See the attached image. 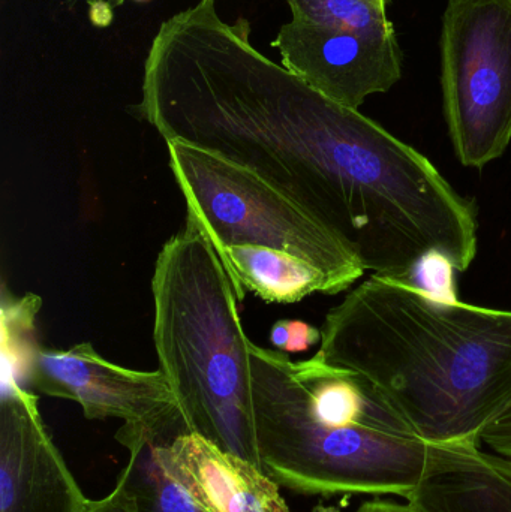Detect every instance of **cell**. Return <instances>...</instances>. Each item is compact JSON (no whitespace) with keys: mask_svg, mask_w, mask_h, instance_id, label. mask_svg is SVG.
I'll use <instances>...</instances> for the list:
<instances>
[{"mask_svg":"<svg viewBox=\"0 0 511 512\" xmlns=\"http://www.w3.org/2000/svg\"><path fill=\"white\" fill-rule=\"evenodd\" d=\"M368 382L429 444L477 442L511 408V310L371 276L327 312L317 352Z\"/></svg>","mask_w":511,"mask_h":512,"instance_id":"obj_1","label":"cell"},{"mask_svg":"<svg viewBox=\"0 0 511 512\" xmlns=\"http://www.w3.org/2000/svg\"><path fill=\"white\" fill-rule=\"evenodd\" d=\"M261 468L302 495L407 498L431 445L368 384L317 354L293 361L251 342Z\"/></svg>","mask_w":511,"mask_h":512,"instance_id":"obj_2","label":"cell"},{"mask_svg":"<svg viewBox=\"0 0 511 512\" xmlns=\"http://www.w3.org/2000/svg\"><path fill=\"white\" fill-rule=\"evenodd\" d=\"M152 295L159 370L189 432L261 468L242 303L212 240L191 213L156 258Z\"/></svg>","mask_w":511,"mask_h":512,"instance_id":"obj_3","label":"cell"},{"mask_svg":"<svg viewBox=\"0 0 511 512\" xmlns=\"http://www.w3.org/2000/svg\"><path fill=\"white\" fill-rule=\"evenodd\" d=\"M170 167L191 213L216 251L261 246L305 259L323 271L336 294L365 268L306 207L258 174L216 153L167 140Z\"/></svg>","mask_w":511,"mask_h":512,"instance_id":"obj_4","label":"cell"},{"mask_svg":"<svg viewBox=\"0 0 511 512\" xmlns=\"http://www.w3.org/2000/svg\"><path fill=\"white\" fill-rule=\"evenodd\" d=\"M441 83L459 162L480 170L501 158L511 143V0H450Z\"/></svg>","mask_w":511,"mask_h":512,"instance_id":"obj_5","label":"cell"},{"mask_svg":"<svg viewBox=\"0 0 511 512\" xmlns=\"http://www.w3.org/2000/svg\"><path fill=\"white\" fill-rule=\"evenodd\" d=\"M23 379L45 396L78 403L89 420H122L116 439L125 448L141 441L167 445L189 432L162 370L126 369L105 360L90 342L69 349L36 345Z\"/></svg>","mask_w":511,"mask_h":512,"instance_id":"obj_6","label":"cell"},{"mask_svg":"<svg viewBox=\"0 0 511 512\" xmlns=\"http://www.w3.org/2000/svg\"><path fill=\"white\" fill-rule=\"evenodd\" d=\"M272 45L284 68L354 110L369 96L389 92L402 77L395 32H348L291 17Z\"/></svg>","mask_w":511,"mask_h":512,"instance_id":"obj_7","label":"cell"},{"mask_svg":"<svg viewBox=\"0 0 511 512\" xmlns=\"http://www.w3.org/2000/svg\"><path fill=\"white\" fill-rule=\"evenodd\" d=\"M87 504L45 427L38 397L2 376L0 512H84Z\"/></svg>","mask_w":511,"mask_h":512,"instance_id":"obj_8","label":"cell"},{"mask_svg":"<svg viewBox=\"0 0 511 512\" xmlns=\"http://www.w3.org/2000/svg\"><path fill=\"white\" fill-rule=\"evenodd\" d=\"M156 454L207 512H290L279 484L264 469L197 433L156 445Z\"/></svg>","mask_w":511,"mask_h":512,"instance_id":"obj_9","label":"cell"},{"mask_svg":"<svg viewBox=\"0 0 511 512\" xmlns=\"http://www.w3.org/2000/svg\"><path fill=\"white\" fill-rule=\"evenodd\" d=\"M408 504L420 512H511V459L477 442L432 444Z\"/></svg>","mask_w":511,"mask_h":512,"instance_id":"obj_10","label":"cell"},{"mask_svg":"<svg viewBox=\"0 0 511 512\" xmlns=\"http://www.w3.org/2000/svg\"><path fill=\"white\" fill-rule=\"evenodd\" d=\"M240 303L246 291L266 303L293 304L312 294L335 295L329 277L305 259L261 246L219 249Z\"/></svg>","mask_w":511,"mask_h":512,"instance_id":"obj_11","label":"cell"},{"mask_svg":"<svg viewBox=\"0 0 511 512\" xmlns=\"http://www.w3.org/2000/svg\"><path fill=\"white\" fill-rule=\"evenodd\" d=\"M129 451L126 468L117 478L135 512H207L174 480L156 454V444L137 442Z\"/></svg>","mask_w":511,"mask_h":512,"instance_id":"obj_12","label":"cell"},{"mask_svg":"<svg viewBox=\"0 0 511 512\" xmlns=\"http://www.w3.org/2000/svg\"><path fill=\"white\" fill-rule=\"evenodd\" d=\"M293 17L357 33H393L384 0H287Z\"/></svg>","mask_w":511,"mask_h":512,"instance_id":"obj_13","label":"cell"},{"mask_svg":"<svg viewBox=\"0 0 511 512\" xmlns=\"http://www.w3.org/2000/svg\"><path fill=\"white\" fill-rule=\"evenodd\" d=\"M2 309V376L23 379L27 361L35 342L36 315L41 309V298L27 294L18 300H6Z\"/></svg>","mask_w":511,"mask_h":512,"instance_id":"obj_14","label":"cell"},{"mask_svg":"<svg viewBox=\"0 0 511 512\" xmlns=\"http://www.w3.org/2000/svg\"><path fill=\"white\" fill-rule=\"evenodd\" d=\"M480 442L488 445L495 453L511 459V408L497 418L485 432Z\"/></svg>","mask_w":511,"mask_h":512,"instance_id":"obj_15","label":"cell"},{"mask_svg":"<svg viewBox=\"0 0 511 512\" xmlns=\"http://www.w3.org/2000/svg\"><path fill=\"white\" fill-rule=\"evenodd\" d=\"M317 343H321V330L308 322L290 321V340L285 354L309 351Z\"/></svg>","mask_w":511,"mask_h":512,"instance_id":"obj_16","label":"cell"},{"mask_svg":"<svg viewBox=\"0 0 511 512\" xmlns=\"http://www.w3.org/2000/svg\"><path fill=\"white\" fill-rule=\"evenodd\" d=\"M84 512H135L132 507L129 496L126 495L125 489L122 484L117 483L114 486L113 492L104 498L90 501L87 504L86 511Z\"/></svg>","mask_w":511,"mask_h":512,"instance_id":"obj_17","label":"cell"},{"mask_svg":"<svg viewBox=\"0 0 511 512\" xmlns=\"http://www.w3.org/2000/svg\"><path fill=\"white\" fill-rule=\"evenodd\" d=\"M269 339L276 351L285 354L288 340H290V319H281V321L275 322L270 330Z\"/></svg>","mask_w":511,"mask_h":512,"instance_id":"obj_18","label":"cell"},{"mask_svg":"<svg viewBox=\"0 0 511 512\" xmlns=\"http://www.w3.org/2000/svg\"><path fill=\"white\" fill-rule=\"evenodd\" d=\"M356 512H420L411 504H396V502L374 501L363 504Z\"/></svg>","mask_w":511,"mask_h":512,"instance_id":"obj_19","label":"cell"},{"mask_svg":"<svg viewBox=\"0 0 511 512\" xmlns=\"http://www.w3.org/2000/svg\"><path fill=\"white\" fill-rule=\"evenodd\" d=\"M125 2L126 0H86L92 12L95 11V9H99L98 14H101V12L111 14L113 9L119 8V6H122Z\"/></svg>","mask_w":511,"mask_h":512,"instance_id":"obj_20","label":"cell"},{"mask_svg":"<svg viewBox=\"0 0 511 512\" xmlns=\"http://www.w3.org/2000/svg\"><path fill=\"white\" fill-rule=\"evenodd\" d=\"M384 2H386V3H387V5H389L390 0H384Z\"/></svg>","mask_w":511,"mask_h":512,"instance_id":"obj_21","label":"cell"}]
</instances>
